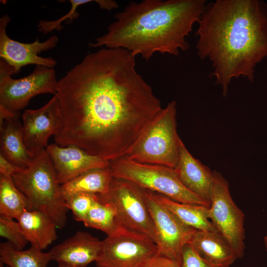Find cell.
I'll return each mask as SVG.
<instances>
[{"label":"cell","instance_id":"cell-1","mask_svg":"<svg viewBox=\"0 0 267 267\" xmlns=\"http://www.w3.org/2000/svg\"><path fill=\"white\" fill-rule=\"evenodd\" d=\"M135 57L122 48H102L58 81L63 126L55 143L109 162L125 155L162 109Z\"/></svg>","mask_w":267,"mask_h":267},{"label":"cell","instance_id":"cell-2","mask_svg":"<svg viewBox=\"0 0 267 267\" xmlns=\"http://www.w3.org/2000/svg\"><path fill=\"white\" fill-rule=\"evenodd\" d=\"M198 23L197 54L212 62V74L223 95L233 78L253 82L256 66L267 57V4L217 0L206 4Z\"/></svg>","mask_w":267,"mask_h":267},{"label":"cell","instance_id":"cell-3","mask_svg":"<svg viewBox=\"0 0 267 267\" xmlns=\"http://www.w3.org/2000/svg\"><path fill=\"white\" fill-rule=\"evenodd\" d=\"M205 0H143L115 15L107 32L89 46L122 48L146 61L156 52L178 56L188 49L186 37L199 21Z\"/></svg>","mask_w":267,"mask_h":267},{"label":"cell","instance_id":"cell-4","mask_svg":"<svg viewBox=\"0 0 267 267\" xmlns=\"http://www.w3.org/2000/svg\"><path fill=\"white\" fill-rule=\"evenodd\" d=\"M11 177L28 199L31 210L39 211L48 216L58 229L65 226L69 209L46 149L35 156L28 167L15 173Z\"/></svg>","mask_w":267,"mask_h":267},{"label":"cell","instance_id":"cell-5","mask_svg":"<svg viewBox=\"0 0 267 267\" xmlns=\"http://www.w3.org/2000/svg\"><path fill=\"white\" fill-rule=\"evenodd\" d=\"M177 103L162 108L124 157L135 162L166 166L177 164L181 139L177 131Z\"/></svg>","mask_w":267,"mask_h":267},{"label":"cell","instance_id":"cell-6","mask_svg":"<svg viewBox=\"0 0 267 267\" xmlns=\"http://www.w3.org/2000/svg\"><path fill=\"white\" fill-rule=\"evenodd\" d=\"M113 178L181 203L210 207V202L194 194L182 184L174 168L141 163L122 157L110 162Z\"/></svg>","mask_w":267,"mask_h":267},{"label":"cell","instance_id":"cell-7","mask_svg":"<svg viewBox=\"0 0 267 267\" xmlns=\"http://www.w3.org/2000/svg\"><path fill=\"white\" fill-rule=\"evenodd\" d=\"M97 196L101 202L109 203L114 207L120 225L145 235L157 244L144 189L130 181L114 178L108 192Z\"/></svg>","mask_w":267,"mask_h":267},{"label":"cell","instance_id":"cell-8","mask_svg":"<svg viewBox=\"0 0 267 267\" xmlns=\"http://www.w3.org/2000/svg\"><path fill=\"white\" fill-rule=\"evenodd\" d=\"M13 70L4 61H0V105L16 113L24 109L35 96L56 94L58 81L53 68L37 65L29 75L15 79Z\"/></svg>","mask_w":267,"mask_h":267},{"label":"cell","instance_id":"cell-9","mask_svg":"<svg viewBox=\"0 0 267 267\" xmlns=\"http://www.w3.org/2000/svg\"><path fill=\"white\" fill-rule=\"evenodd\" d=\"M213 173L209 218L240 259L245 248L244 214L233 200L227 181L220 173L214 171Z\"/></svg>","mask_w":267,"mask_h":267},{"label":"cell","instance_id":"cell-10","mask_svg":"<svg viewBox=\"0 0 267 267\" xmlns=\"http://www.w3.org/2000/svg\"><path fill=\"white\" fill-rule=\"evenodd\" d=\"M158 253L157 245L148 237L120 225L116 231L102 240L97 267H142Z\"/></svg>","mask_w":267,"mask_h":267},{"label":"cell","instance_id":"cell-11","mask_svg":"<svg viewBox=\"0 0 267 267\" xmlns=\"http://www.w3.org/2000/svg\"><path fill=\"white\" fill-rule=\"evenodd\" d=\"M144 195L154 226L158 253L178 262L183 246L191 240L196 229L182 222L158 201L153 192L144 190Z\"/></svg>","mask_w":267,"mask_h":267},{"label":"cell","instance_id":"cell-12","mask_svg":"<svg viewBox=\"0 0 267 267\" xmlns=\"http://www.w3.org/2000/svg\"><path fill=\"white\" fill-rule=\"evenodd\" d=\"M22 118L25 145L34 157L46 149L49 138L56 135L63 126L59 102L56 95L40 108L26 110Z\"/></svg>","mask_w":267,"mask_h":267},{"label":"cell","instance_id":"cell-13","mask_svg":"<svg viewBox=\"0 0 267 267\" xmlns=\"http://www.w3.org/2000/svg\"><path fill=\"white\" fill-rule=\"evenodd\" d=\"M10 21V18L6 14L0 19V57L12 67L14 74L29 64L53 68L56 65L55 59L41 57L38 54L54 47L58 42L57 36H51L43 42L37 38L31 43H20L11 39L7 35L6 27Z\"/></svg>","mask_w":267,"mask_h":267},{"label":"cell","instance_id":"cell-14","mask_svg":"<svg viewBox=\"0 0 267 267\" xmlns=\"http://www.w3.org/2000/svg\"><path fill=\"white\" fill-rule=\"evenodd\" d=\"M61 185L89 170L108 167L110 162L91 154L75 145L56 143L46 148Z\"/></svg>","mask_w":267,"mask_h":267},{"label":"cell","instance_id":"cell-15","mask_svg":"<svg viewBox=\"0 0 267 267\" xmlns=\"http://www.w3.org/2000/svg\"><path fill=\"white\" fill-rule=\"evenodd\" d=\"M102 240L88 232L79 231L53 247L48 252L51 261L73 266L85 267L98 258Z\"/></svg>","mask_w":267,"mask_h":267},{"label":"cell","instance_id":"cell-16","mask_svg":"<svg viewBox=\"0 0 267 267\" xmlns=\"http://www.w3.org/2000/svg\"><path fill=\"white\" fill-rule=\"evenodd\" d=\"M182 184L197 196L210 201L214 183V173L195 158L181 140L177 164L175 168Z\"/></svg>","mask_w":267,"mask_h":267},{"label":"cell","instance_id":"cell-17","mask_svg":"<svg viewBox=\"0 0 267 267\" xmlns=\"http://www.w3.org/2000/svg\"><path fill=\"white\" fill-rule=\"evenodd\" d=\"M189 242L213 267H229L238 259L230 243L219 231L196 230Z\"/></svg>","mask_w":267,"mask_h":267},{"label":"cell","instance_id":"cell-18","mask_svg":"<svg viewBox=\"0 0 267 267\" xmlns=\"http://www.w3.org/2000/svg\"><path fill=\"white\" fill-rule=\"evenodd\" d=\"M19 117L9 118L0 125V154L15 165L25 169L32 163L35 157L25 145L22 125Z\"/></svg>","mask_w":267,"mask_h":267},{"label":"cell","instance_id":"cell-19","mask_svg":"<svg viewBox=\"0 0 267 267\" xmlns=\"http://www.w3.org/2000/svg\"><path fill=\"white\" fill-rule=\"evenodd\" d=\"M31 246L43 251L57 238L54 221L44 213L26 210L16 220Z\"/></svg>","mask_w":267,"mask_h":267},{"label":"cell","instance_id":"cell-20","mask_svg":"<svg viewBox=\"0 0 267 267\" xmlns=\"http://www.w3.org/2000/svg\"><path fill=\"white\" fill-rule=\"evenodd\" d=\"M114 178L109 166L89 170L61 185L64 198L78 193L103 195L110 189Z\"/></svg>","mask_w":267,"mask_h":267},{"label":"cell","instance_id":"cell-21","mask_svg":"<svg viewBox=\"0 0 267 267\" xmlns=\"http://www.w3.org/2000/svg\"><path fill=\"white\" fill-rule=\"evenodd\" d=\"M153 193L158 201L166 206L186 225L196 230L218 231L209 219V207L202 205L181 203L174 201L162 194L155 192Z\"/></svg>","mask_w":267,"mask_h":267},{"label":"cell","instance_id":"cell-22","mask_svg":"<svg viewBox=\"0 0 267 267\" xmlns=\"http://www.w3.org/2000/svg\"><path fill=\"white\" fill-rule=\"evenodd\" d=\"M51 261L48 252L32 246L20 250L8 242L0 244V261L8 267H47Z\"/></svg>","mask_w":267,"mask_h":267},{"label":"cell","instance_id":"cell-23","mask_svg":"<svg viewBox=\"0 0 267 267\" xmlns=\"http://www.w3.org/2000/svg\"><path fill=\"white\" fill-rule=\"evenodd\" d=\"M26 210H31L29 201L12 177L0 175V216L16 220Z\"/></svg>","mask_w":267,"mask_h":267},{"label":"cell","instance_id":"cell-24","mask_svg":"<svg viewBox=\"0 0 267 267\" xmlns=\"http://www.w3.org/2000/svg\"><path fill=\"white\" fill-rule=\"evenodd\" d=\"M83 223L87 227L103 231L107 236L114 233L120 226L114 207L99 199L89 211Z\"/></svg>","mask_w":267,"mask_h":267},{"label":"cell","instance_id":"cell-25","mask_svg":"<svg viewBox=\"0 0 267 267\" xmlns=\"http://www.w3.org/2000/svg\"><path fill=\"white\" fill-rule=\"evenodd\" d=\"M98 200L97 194L78 193L65 198L67 206L75 220L84 222L93 204Z\"/></svg>","mask_w":267,"mask_h":267},{"label":"cell","instance_id":"cell-26","mask_svg":"<svg viewBox=\"0 0 267 267\" xmlns=\"http://www.w3.org/2000/svg\"><path fill=\"white\" fill-rule=\"evenodd\" d=\"M0 236L18 250H23L28 243L17 220L0 216Z\"/></svg>","mask_w":267,"mask_h":267},{"label":"cell","instance_id":"cell-27","mask_svg":"<svg viewBox=\"0 0 267 267\" xmlns=\"http://www.w3.org/2000/svg\"><path fill=\"white\" fill-rule=\"evenodd\" d=\"M92 0H70L71 7L69 12L60 18L53 21L40 20L38 24V30L43 34H46L54 30L60 31L63 27L61 23L65 20H69L72 22L73 20L77 18L79 13L77 12V8L83 4L95 1Z\"/></svg>","mask_w":267,"mask_h":267},{"label":"cell","instance_id":"cell-28","mask_svg":"<svg viewBox=\"0 0 267 267\" xmlns=\"http://www.w3.org/2000/svg\"><path fill=\"white\" fill-rule=\"evenodd\" d=\"M181 267H213L204 261L190 242L182 247L180 255Z\"/></svg>","mask_w":267,"mask_h":267},{"label":"cell","instance_id":"cell-29","mask_svg":"<svg viewBox=\"0 0 267 267\" xmlns=\"http://www.w3.org/2000/svg\"><path fill=\"white\" fill-rule=\"evenodd\" d=\"M142 267H181V266L177 261L157 253L148 259Z\"/></svg>","mask_w":267,"mask_h":267},{"label":"cell","instance_id":"cell-30","mask_svg":"<svg viewBox=\"0 0 267 267\" xmlns=\"http://www.w3.org/2000/svg\"><path fill=\"white\" fill-rule=\"evenodd\" d=\"M22 169L23 168L15 165L0 154V175L12 177L15 173Z\"/></svg>","mask_w":267,"mask_h":267},{"label":"cell","instance_id":"cell-31","mask_svg":"<svg viewBox=\"0 0 267 267\" xmlns=\"http://www.w3.org/2000/svg\"><path fill=\"white\" fill-rule=\"evenodd\" d=\"M96 2L101 8L107 10H111L119 7L118 3L114 0H96Z\"/></svg>","mask_w":267,"mask_h":267},{"label":"cell","instance_id":"cell-32","mask_svg":"<svg viewBox=\"0 0 267 267\" xmlns=\"http://www.w3.org/2000/svg\"><path fill=\"white\" fill-rule=\"evenodd\" d=\"M57 267H80L73 266L69 264H64V263H58Z\"/></svg>","mask_w":267,"mask_h":267},{"label":"cell","instance_id":"cell-33","mask_svg":"<svg viewBox=\"0 0 267 267\" xmlns=\"http://www.w3.org/2000/svg\"><path fill=\"white\" fill-rule=\"evenodd\" d=\"M264 244L266 247V250L267 251V234L264 237Z\"/></svg>","mask_w":267,"mask_h":267},{"label":"cell","instance_id":"cell-34","mask_svg":"<svg viewBox=\"0 0 267 267\" xmlns=\"http://www.w3.org/2000/svg\"><path fill=\"white\" fill-rule=\"evenodd\" d=\"M6 267H8L6 266Z\"/></svg>","mask_w":267,"mask_h":267}]
</instances>
